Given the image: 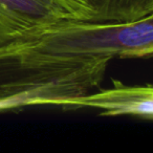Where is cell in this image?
<instances>
[{
  "label": "cell",
  "mask_w": 153,
  "mask_h": 153,
  "mask_svg": "<svg viewBox=\"0 0 153 153\" xmlns=\"http://www.w3.org/2000/svg\"><path fill=\"white\" fill-rule=\"evenodd\" d=\"M109 58L60 53L43 36L0 48V112L30 106L69 105L104 80Z\"/></svg>",
  "instance_id": "1"
},
{
  "label": "cell",
  "mask_w": 153,
  "mask_h": 153,
  "mask_svg": "<svg viewBox=\"0 0 153 153\" xmlns=\"http://www.w3.org/2000/svg\"><path fill=\"white\" fill-rule=\"evenodd\" d=\"M69 19L51 0H0V48L35 38Z\"/></svg>",
  "instance_id": "2"
},
{
  "label": "cell",
  "mask_w": 153,
  "mask_h": 153,
  "mask_svg": "<svg viewBox=\"0 0 153 153\" xmlns=\"http://www.w3.org/2000/svg\"><path fill=\"white\" fill-rule=\"evenodd\" d=\"M113 86L89 92L70 101L65 109L94 108L103 117L131 115L142 120H153V86L126 85L112 80Z\"/></svg>",
  "instance_id": "3"
},
{
  "label": "cell",
  "mask_w": 153,
  "mask_h": 153,
  "mask_svg": "<svg viewBox=\"0 0 153 153\" xmlns=\"http://www.w3.org/2000/svg\"><path fill=\"white\" fill-rule=\"evenodd\" d=\"M94 23H127L153 15V0H86Z\"/></svg>",
  "instance_id": "4"
},
{
  "label": "cell",
  "mask_w": 153,
  "mask_h": 153,
  "mask_svg": "<svg viewBox=\"0 0 153 153\" xmlns=\"http://www.w3.org/2000/svg\"><path fill=\"white\" fill-rule=\"evenodd\" d=\"M69 19L87 21L91 16V11L86 0H51Z\"/></svg>",
  "instance_id": "5"
}]
</instances>
